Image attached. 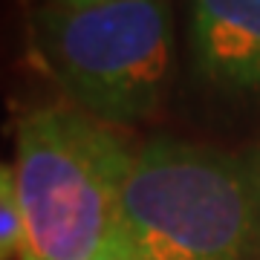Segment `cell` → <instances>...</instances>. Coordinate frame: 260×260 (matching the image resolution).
<instances>
[{"instance_id": "1", "label": "cell", "mask_w": 260, "mask_h": 260, "mask_svg": "<svg viewBox=\"0 0 260 260\" xmlns=\"http://www.w3.org/2000/svg\"><path fill=\"white\" fill-rule=\"evenodd\" d=\"M139 142L64 99L15 119L20 260H87L121 234V185Z\"/></svg>"}, {"instance_id": "2", "label": "cell", "mask_w": 260, "mask_h": 260, "mask_svg": "<svg viewBox=\"0 0 260 260\" xmlns=\"http://www.w3.org/2000/svg\"><path fill=\"white\" fill-rule=\"evenodd\" d=\"M121 237L139 260H260V168L182 139L136 145Z\"/></svg>"}, {"instance_id": "3", "label": "cell", "mask_w": 260, "mask_h": 260, "mask_svg": "<svg viewBox=\"0 0 260 260\" xmlns=\"http://www.w3.org/2000/svg\"><path fill=\"white\" fill-rule=\"evenodd\" d=\"M29 55L58 95L113 127L150 119L174 78L177 38L168 0L35 3Z\"/></svg>"}, {"instance_id": "4", "label": "cell", "mask_w": 260, "mask_h": 260, "mask_svg": "<svg viewBox=\"0 0 260 260\" xmlns=\"http://www.w3.org/2000/svg\"><path fill=\"white\" fill-rule=\"evenodd\" d=\"M197 73L229 93H260V0H188Z\"/></svg>"}, {"instance_id": "5", "label": "cell", "mask_w": 260, "mask_h": 260, "mask_svg": "<svg viewBox=\"0 0 260 260\" xmlns=\"http://www.w3.org/2000/svg\"><path fill=\"white\" fill-rule=\"evenodd\" d=\"M23 251V217L18 203L15 168L0 162V260H20Z\"/></svg>"}, {"instance_id": "6", "label": "cell", "mask_w": 260, "mask_h": 260, "mask_svg": "<svg viewBox=\"0 0 260 260\" xmlns=\"http://www.w3.org/2000/svg\"><path fill=\"white\" fill-rule=\"evenodd\" d=\"M87 260H139V257H136V251L130 249L127 243H124V237L119 234L110 246H104L102 251H95L93 257H87Z\"/></svg>"}, {"instance_id": "7", "label": "cell", "mask_w": 260, "mask_h": 260, "mask_svg": "<svg viewBox=\"0 0 260 260\" xmlns=\"http://www.w3.org/2000/svg\"><path fill=\"white\" fill-rule=\"evenodd\" d=\"M35 3H47V0H35ZM49 3H87V0H49Z\"/></svg>"}]
</instances>
